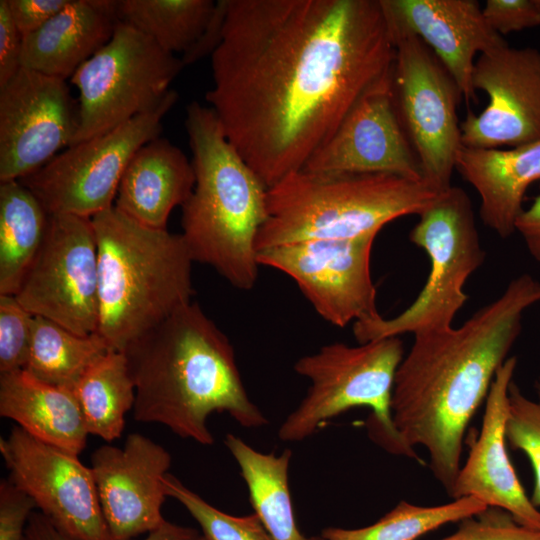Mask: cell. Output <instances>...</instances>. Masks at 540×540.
I'll use <instances>...</instances> for the list:
<instances>
[{
	"label": "cell",
	"instance_id": "6da1fadb",
	"mask_svg": "<svg viewBox=\"0 0 540 540\" xmlns=\"http://www.w3.org/2000/svg\"><path fill=\"white\" fill-rule=\"evenodd\" d=\"M394 60L380 0H228L206 101L270 188L303 169Z\"/></svg>",
	"mask_w": 540,
	"mask_h": 540
},
{
	"label": "cell",
	"instance_id": "7a4b0ae2",
	"mask_svg": "<svg viewBox=\"0 0 540 540\" xmlns=\"http://www.w3.org/2000/svg\"><path fill=\"white\" fill-rule=\"evenodd\" d=\"M540 302V282L522 274L460 327L414 335L396 371L393 424L404 443L423 446L430 469L450 495L461 467L466 428Z\"/></svg>",
	"mask_w": 540,
	"mask_h": 540
},
{
	"label": "cell",
	"instance_id": "3957f363",
	"mask_svg": "<svg viewBox=\"0 0 540 540\" xmlns=\"http://www.w3.org/2000/svg\"><path fill=\"white\" fill-rule=\"evenodd\" d=\"M123 352L139 422L163 424L205 446L214 443L207 426L214 412L245 428L268 424L246 391L230 340L197 303L182 306Z\"/></svg>",
	"mask_w": 540,
	"mask_h": 540
},
{
	"label": "cell",
	"instance_id": "277c9868",
	"mask_svg": "<svg viewBox=\"0 0 540 540\" xmlns=\"http://www.w3.org/2000/svg\"><path fill=\"white\" fill-rule=\"evenodd\" d=\"M185 128L195 185L182 205L181 233L194 262L240 290L258 278L256 238L267 215V186L227 139L215 112L197 101Z\"/></svg>",
	"mask_w": 540,
	"mask_h": 540
},
{
	"label": "cell",
	"instance_id": "5b68a950",
	"mask_svg": "<svg viewBox=\"0 0 540 540\" xmlns=\"http://www.w3.org/2000/svg\"><path fill=\"white\" fill-rule=\"evenodd\" d=\"M98 259L97 332L124 351L191 302L192 263L181 234L142 225L115 206L91 218Z\"/></svg>",
	"mask_w": 540,
	"mask_h": 540
},
{
	"label": "cell",
	"instance_id": "8992f818",
	"mask_svg": "<svg viewBox=\"0 0 540 540\" xmlns=\"http://www.w3.org/2000/svg\"><path fill=\"white\" fill-rule=\"evenodd\" d=\"M440 193L424 179L300 170L268 188L256 250L312 239L377 236L395 219L419 215Z\"/></svg>",
	"mask_w": 540,
	"mask_h": 540
},
{
	"label": "cell",
	"instance_id": "52a82bcc",
	"mask_svg": "<svg viewBox=\"0 0 540 540\" xmlns=\"http://www.w3.org/2000/svg\"><path fill=\"white\" fill-rule=\"evenodd\" d=\"M403 357L401 339L389 337L358 346L330 343L299 358L294 370L311 385L281 424L278 437L285 442H300L345 411L369 407V437L389 453L420 460L401 439L391 417L394 380Z\"/></svg>",
	"mask_w": 540,
	"mask_h": 540
},
{
	"label": "cell",
	"instance_id": "ba28073f",
	"mask_svg": "<svg viewBox=\"0 0 540 540\" xmlns=\"http://www.w3.org/2000/svg\"><path fill=\"white\" fill-rule=\"evenodd\" d=\"M418 216L409 239L429 257L426 283L399 315L386 319L378 314L353 323L359 343L448 329L467 301L465 283L486 255L468 194L451 186Z\"/></svg>",
	"mask_w": 540,
	"mask_h": 540
},
{
	"label": "cell",
	"instance_id": "9c48e42d",
	"mask_svg": "<svg viewBox=\"0 0 540 540\" xmlns=\"http://www.w3.org/2000/svg\"><path fill=\"white\" fill-rule=\"evenodd\" d=\"M184 67L181 58L119 21L109 42L70 78L79 90V124L72 145L157 108Z\"/></svg>",
	"mask_w": 540,
	"mask_h": 540
},
{
	"label": "cell",
	"instance_id": "30bf717a",
	"mask_svg": "<svg viewBox=\"0 0 540 540\" xmlns=\"http://www.w3.org/2000/svg\"><path fill=\"white\" fill-rule=\"evenodd\" d=\"M177 99L178 93L171 89L154 110L69 146L19 181L33 192L48 214L92 218L114 206L130 160L143 145L159 137L162 120Z\"/></svg>",
	"mask_w": 540,
	"mask_h": 540
},
{
	"label": "cell",
	"instance_id": "8fae6325",
	"mask_svg": "<svg viewBox=\"0 0 540 540\" xmlns=\"http://www.w3.org/2000/svg\"><path fill=\"white\" fill-rule=\"evenodd\" d=\"M395 44L392 82L399 118L423 179L439 192L451 187L462 146L457 109L462 93L432 50L415 34L390 31Z\"/></svg>",
	"mask_w": 540,
	"mask_h": 540
},
{
	"label": "cell",
	"instance_id": "7c38bea8",
	"mask_svg": "<svg viewBox=\"0 0 540 540\" xmlns=\"http://www.w3.org/2000/svg\"><path fill=\"white\" fill-rule=\"evenodd\" d=\"M15 297L34 316L88 335L98 330V259L91 218L49 214L43 244Z\"/></svg>",
	"mask_w": 540,
	"mask_h": 540
},
{
	"label": "cell",
	"instance_id": "4fadbf2b",
	"mask_svg": "<svg viewBox=\"0 0 540 540\" xmlns=\"http://www.w3.org/2000/svg\"><path fill=\"white\" fill-rule=\"evenodd\" d=\"M375 238L288 243L257 252V260L288 275L324 320L345 327L379 314L370 270Z\"/></svg>",
	"mask_w": 540,
	"mask_h": 540
},
{
	"label": "cell",
	"instance_id": "5bb4252c",
	"mask_svg": "<svg viewBox=\"0 0 540 540\" xmlns=\"http://www.w3.org/2000/svg\"><path fill=\"white\" fill-rule=\"evenodd\" d=\"M8 480L29 495L53 525L74 540H112L91 468L77 455L19 426L0 439Z\"/></svg>",
	"mask_w": 540,
	"mask_h": 540
},
{
	"label": "cell",
	"instance_id": "9a60e30c",
	"mask_svg": "<svg viewBox=\"0 0 540 540\" xmlns=\"http://www.w3.org/2000/svg\"><path fill=\"white\" fill-rule=\"evenodd\" d=\"M78 124L67 80L21 67L0 87V182L42 168L72 145Z\"/></svg>",
	"mask_w": 540,
	"mask_h": 540
},
{
	"label": "cell",
	"instance_id": "2e32d148",
	"mask_svg": "<svg viewBox=\"0 0 540 540\" xmlns=\"http://www.w3.org/2000/svg\"><path fill=\"white\" fill-rule=\"evenodd\" d=\"M392 73L352 107L302 170L327 174H393L422 180V171L397 111Z\"/></svg>",
	"mask_w": 540,
	"mask_h": 540
},
{
	"label": "cell",
	"instance_id": "e0dca14e",
	"mask_svg": "<svg viewBox=\"0 0 540 540\" xmlns=\"http://www.w3.org/2000/svg\"><path fill=\"white\" fill-rule=\"evenodd\" d=\"M475 91L489 99L480 114L460 123L462 145L516 147L540 140V51L509 44L479 55L472 74Z\"/></svg>",
	"mask_w": 540,
	"mask_h": 540
},
{
	"label": "cell",
	"instance_id": "ac0fdd59",
	"mask_svg": "<svg viewBox=\"0 0 540 540\" xmlns=\"http://www.w3.org/2000/svg\"><path fill=\"white\" fill-rule=\"evenodd\" d=\"M170 465L169 452L139 433L129 434L122 448L103 445L93 452L91 470L112 540H132L166 522L163 478Z\"/></svg>",
	"mask_w": 540,
	"mask_h": 540
},
{
	"label": "cell",
	"instance_id": "d6986e66",
	"mask_svg": "<svg viewBox=\"0 0 540 540\" xmlns=\"http://www.w3.org/2000/svg\"><path fill=\"white\" fill-rule=\"evenodd\" d=\"M390 31L417 35L453 77L466 102L475 101V56L507 41L474 0H380Z\"/></svg>",
	"mask_w": 540,
	"mask_h": 540
},
{
	"label": "cell",
	"instance_id": "ffe728a7",
	"mask_svg": "<svg viewBox=\"0 0 540 540\" xmlns=\"http://www.w3.org/2000/svg\"><path fill=\"white\" fill-rule=\"evenodd\" d=\"M516 365V357H508L497 370L486 397L481 430L470 444L450 496L475 497L507 511L519 524L540 530V511L526 495L506 446L508 389Z\"/></svg>",
	"mask_w": 540,
	"mask_h": 540
},
{
	"label": "cell",
	"instance_id": "44dd1931",
	"mask_svg": "<svg viewBox=\"0 0 540 540\" xmlns=\"http://www.w3.org/2000/svg\"><path fill=\"white\" fill-rule=\"evenodd\" d=\"M119 21L117 0H71L23 37L21 67L67 80L109 42Z\"/></svg>",
	"mask_w": 540,
	"mask_h": 540
},
{
	"label": "cell",
	"instance_id": "7402d4cb",
	"mask_svg": "<svg viewBox=\"0 0 540 540\" xmlns=\"http://www.w3.org/2000/svg\"><path fill=\"white\" fill-rule=\"evenodd\" d=\"M455 168L480 196L484 225L508 238L524 210L526 190L540 180V140L509 149L462 145Z\"/></svg>",
	"mask_w": 540,
	"mask_h": 540
},
{
	"label": "cell",
	"instance_id": "603a6c76",
	"mask_svg": "<svg viewBox=\"0 0 540 540\" xmlns=\"http://www.w3.org/2000/svg\"><path fill=\"white\" fill-rule=\"evenodd\" d=\"M194 185L192 162L168 139L157 137L130 160L114 206L142 225L166 229L170 213L186 202Z\"/></svg>",
	"mask_w": 540,
	"mask_h": 540
},
{
	"label": "cell",
	"instance_id": "cb8c5ba5",
	"mask_svg": "<svg viewBox=\"0 0 540 540\" xmlns=\"http://www.w3.org/2000/svg\"><path fill=\"white\" fill-rule=\"evenodd\" d=\"M0 415L33 437L79 455L88 430L70 390L42 382L26 370L0 373Z\"/></svg>",
	"mask_w": 540,
	"mask_h": 540
},
{
	"label": "cell",
	"instance_id": "d4e9b609",
	"mask_svg": "<svg viewBox=\"0 0 540 540\" xmlns=\"http://www.w3.org/2000/svg\"><path fill=\"white\" fill-rule=\"evenodd\" d=\"M224 443L240 468L251 505L272 540H324L321 535L305 536L296 523L288 480L289 449L279 455L262 453L231 433Z\"/></svg>",
	"mask_w": 540,
	"mask_h": 540
},
{
	"label": "cell",
	"instance_id": "484cf974",
	"mask_svg": "<svg viewBox=\"0 0 540 540\" xmlns=\"http://www.w3.org/2000/svg\"><path fill=\"white\" fill-rule=\"evenodd\" d=\"M49 214L19 180L0 182V295H15L48 228Z\"/></svg>",
	"mask_w": 540,
	"mask_h": 540
},
{
	"label": "cell",
	"instance_id": "4316f807",
	"mask_svg": "<svg viewBox=\"0 0 540 540\" xmlns=\"http://www.w3.org/2000/svg\"><path fill=\"white\" fill-rule=\"evenodd\" d=\"M111 350L98 332L79 335L44 317L34 316L24 370L42 382L73 392L89 368Z\"/></svg>",
	"mask_w": 540,
	"mask_h": 540
},
{
	"label": "cell",
	"instance_id": "83f0119b",
	"mask_svg": "<svg viewBox=\"0 0 540 540\" xmlns=\"http://www.w3.org/2000/svg\"><path fill=\"white\" fill-rule=\"evenodd\" d=\"M73 393L89 434L113 441L121 437L136 389L123 351L111 350L83 375Z\"/></svg>",
	"mask_w": 540,
	"mask_h": 540
},
{
	"label": "cell",
	"instance_id": "f1b7e54d",
	"mask_svg": "<svg viewBox=\"0 0 540 540\" xmlns=\"http://www.w3.org/2000/svg\"><path fill=\"white\" fill-rule=\"evenodd\" d=\"M215 4L212 0H117V15L175 55L197 41Z\"/></svg>",
	"mask_w": 540,
	"mask_h": 540
},
{
	"label": "cell",
	"instance_id": "f546056e",
	"mask_svg": "<svg viewBox=\"0 0 540 540\" xmlns=\"http://www.w3.org/2000/svg\"><path fill=\"white\" fill-rule=\"evenodd\" d=\"M487 507L471 496L437 506H418L401 501L372 525L357 529L327 527L321 536L324 540H417L442 525L460 522Z\"/></svg>",
	"mask_w": 540,
	"mask_h": 540
},
{
	"label": "cell",
	"instance_id": "4dcf8cb0",
	"mask_svg": "<svg viewBox=\"0 0 540 540\" xmlns=\"http://www.w3.org/2000/svg\"><path fill=\"white\" fill-rule=\"evenodd\" d=\"M166 495L180 502L201 526L208 540H272L254 512L236 517L210 505L174 475L163 478Z\"/></svg>",
	"mask_w": 540,
	"mask_h": 540
},
{
	"label": "cell",
	"instance_id": "1f68e13d",
	"mask_svg": "<svg viewBox=\"0 0 540 540\" xmlns=\"http://www.w3.org/2000/svg\"><path fill=\"white\" fill-rule=\"evenodd\" d=\"M537 400L527 398L519 387L511 382L508 389V409L505 422V438L514 450H520L529 458L534 485L531 503L540 508V379L535 384Z\"/></svg>",
	"mask_w": 540,
	"mask_h": 540
},
{
	"label": "cell",
	"instance_id": "d6a6232c",
	"mask_svg": "<svg viewBox=\"0 0 540 540\" xmlns=\"http://www.w3.org/2000/svg\"><path fill=\"white\" fill-rule=\"evenodd\" d=\"M34 315L15 295H0V373L25 369L32 341Z\"/></svg>",
	"mask_w": 540,
	"mask_h": 540
},
{
	"label": "cell",
	"instance_id": "836d02e7",
	"mask_svg": "<svg viewBox=\"0 0 540 540\" xmlns=\"http://www.w3.org/2000/svg\"><path fill=\"white\" fill-rule=\"evenodd\" d=\"M440 540H540V530L525 527L507 511L488 506L461 520L453 534Z\"/></svg>",
	"mask_w": 540,
	"mask_h": 540
},
{
	"label": "cell",
	"instance_id": "e575fe53",
	"mask_svg": "<svg viewBox=\"0 0 540 540\" xmlns=\"http://www.w3.org/2000/svg\"><path fill=\"white\" fill-rule=\"evenodd\" d=\"M482 11L501 36L540 26V0H487Z\"/></svg>",
	"mask_w": 540,
	"mask_h": 540
},
{
	"label": "cell",
	"instance_id": "d590c367",
	"mask_svg": "<svg viewBox=\"0 0 540 540\" xmlns=\"http://www.w3.org/2000/svg\"><path fill=\"white\" fill-rule=\"evenodd\" d=\"M35 501L8 479L0 483V540H24Z\"/></svg>",
	"mask_w": 540,
	"mask_h": 540
},
{
	"label": "cell",
	"instance_id": "8d00e7d4",
	"mask_svg": "<svg viewBox=\"0 0 540 540\" xmlns=\"http://www.w3.org/2000/svg\"><path fill=\"white\" fill-rule=\"evenodd\" d=\"M198 532L190 527L166 521L143 540H195ZM24 540H74L60 532L41 512L33 511L28 519Z\"/></svg>",
	"mask_w": 540,
	"mask_h": 540
},
{
	"label": "cell",
	"instance_id": "74e56055",
	"mask_svg": "<svg viewBox=\"0 0 540 540\" xmlns=\"http://www.w3.org/2000/svg\"><path fill=\"white\" fill-rule=\"evenodd\" d=\"M70 1L6 0L10 15L22 37H26L40 29Z\"/></svg>",
	"mask_w": 540,
	"mask_h": 540
},
{
	"label": "cell",
	"instance_id": "f35d334b",
	"mask_svg": "<svg viewBox=\"0 0 540 540\" xmlns=\"http://www.w3.org/2000/svg\"><path fill=\"white\" fill-rule=\"evenodd\" d=\"M23 37L18 31L7 6L0 0V87L21 68Z\"/></svg>",
	"mask_w": 540,
	"mask_h": 540
},
{
	"label": "cell",
	"instance_id": "ab89813d",
	"mask_svg": "<svg viewBox=\"0 0 540 540\" xmlns=\"http://www.w3.org/2000/svg\"><path fill=\"white\" fill-rule=\"evenodd\" d=\"M227 6L228 0L216 1L214 11L203 33L180 57L184 66L193 64L205 56H211L216 50L222 39Z\"/></svg>",
	"mask_w": 540,
	"mask_h": 540
},
{
	"label": "cell",
	"instance_id": "60d3db41",
	"mask_svg": "<svg viewBox=\"0 0 540 540\" xmlns=\"http://www.w3.org/2000/svg\"><path fill=\"white\" fill-rule=\"evenodd\" d=\"M515 229L521 234L529 254L540 263V195L519 215Z\"/></svg>",
	"mask_w": 540,
	"mask_h": 540
},
{
	"label": "cell",
	"instance_id": "b9f144b4",
	"mask_svg": "<svg viewBox=\"0 0 540 540\" xmlns=\"http://www.w3.org/2000/svg\"><path fill=\"white\" fill-rule=\"evenodd\" d=\"M195 540H208L204 535H199Z\"/></svg>",
	"mask_w": 540,
	"mask_h": 540
}]
</instances>
